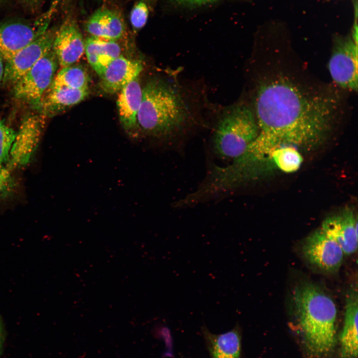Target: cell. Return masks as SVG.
<instances>
[{
  "instance_id": "6da1fadb",
  "label": "cell",
  "mask_w": 358,
  "mask_h": 358,
  "mask_svg": "<svg viewBox=\"0 0 358 358\" xmlns=\"http://www.w3.org/2000/svg\"><path fill=\"white\" fill-rule=\"evenodd\" d=\"M302 88L284 77L259 85L253 109L259 134L244 154L249 162L259 165L281 146L311 148L324 139L337 103L333 97Z\"/></svg>"
},
{
  "instance_id": "7a4b0ae2",
  "label": "cell",
  "mask_w": 358,
  "mask_h": 358,
  "mask_svg": "<svg viewBox=\"0 0 358 358\" xmlns=\"http://www.w3.org/2000/svg\"><path fill=\"white\" fill-rule=\"evenodd\" d=\"M292 300L307 352L315 358L327 356L336 343L337 309L334 301L320 287L307 281L295 287Z\"/></svg>"
},
{
  "instance_id": "3957f363",
  "label": "cell",
  "mask_w": 358,
  "mask_h": 358,
  "mask_svg": "<svg viewBox=\"0 0 358 358\" xmlns=\"http://www.w3.org/2000/svg\"><path fill=\"white\" fill-rule=\"evenodd\" d=\"M188 116L185 100L174 85L161 79L151 80L142 89L134 138H172L183 129Z\"/></svg>"
},
{
  "instance_id": "277c9868",
  "label": "cell",
  "mask_w": 358,
  "mask_h": 358,
  "mask_svg": "<svg viewBox=\"0 0 358 358\" xmlns=\"http://www.w3.org/2000/svg\"><path fill=\"white\" fill-rule=\"evenodd\" d=\"M258 134L253 109L245 104H235L225 111L217 123L213 151L222 159L234 160L244 153Z\"/></svg>"
},
{
  "instance_id": "5b68a950",
  "label": "cell",
  "mask_w": 358,
  "mask_h": 358,
  "mask_svg": "<svg viewBox=\"0 0 358 358\" xmlns=\"http://www.w3.org/2000/svg\"><path fill=\"white\" fill-rule=\"evenodd\" d=\"M59 66L52 48L14 84L15 98L37 109L43 95L51 86Z\"/></svg>"
},
{
  "instance_id": "8992f818",
  "label": "cell",
  "mask_w": 358,
  "mask_h": 358,
  "mask_svg": "<svg viewBox=\"0 0 358 358\" xmlns=\"http://www.w3.org/2000/svg\"><path fill=\"white\" fill-rule=\"evenodd\" d=\"M54 8L30 20L0 23V57L4 62L48 29Z\"/></svg>"
},
{
  "instance_id": "52a82bcc",
  "label": "cell",
  "mask_w": 358,
  "mask_h": 358,
  "mask_svg": "<svg viewBox=\"0 0 358 358\" xmlns=\"http://www.w3.org/2000/svg\"><path fill=\"white\" fill-rule=\"evenodd\" d=\"M357 43L352 37L336 40L328 63L334 82L342 88L355 91L358 90Z\"/></svg>"
},
{
  "instance_id": "ba28073f",
  "label": "cell",
  "mask_w": 358,
  "mask_h": 358,
  "mask_svg": "<svg viewBox=\"0 0 358 358\" xmlns=\"http://www.w3.org/2000/svg\"><path fill=\"white\" fill-rule=\"evenodd\" d=\"M301 252L311 265L329 273L339 270L345 255L340 246L321 228L313 232L304 240Z\"/></svg>"
},
{
  "instance_id": "9c48e42d",
  "label": "cell",
  "mask_w": 358,
  "mask_h": 358,
  "mask_svg": "<svg viewBox=\"0 0 358 358\" xmlns=\"http://www.w3.org/2000/svg\"><path fill=\"white\" fill-rule=\"evenodd\" d=\"M55 33L56 31L53 29H48L5 61L2 83L13 86L52 50Z\"/></svg>"
},
{
  "instance_id": "30bf717a",
  "label": "cell",
  "mask_w": 358,
  "mask_h": 358,
  "mask_svg": "<svg viewBox=\"0 0 358 358\" xmlns=\"http://www.w3.org/2000/svg\"><path fill=\"white\" fill-rule=\"evenodd\" d=\"M45 116L30 114L22 119L10 150L6 168L9 171L27 165L39 144L44 127Z\"/></svg>"
},
{
  "instance_id": "8fae6325",
  "label": "cell",
  "mask_w": 358,
  "mask_h": 358,
  "mask_svg": "<svg viewBox=\"0 0 358 358\" xmlns=\"http://www.w3.org/2000/svg\"><path fill=\"white\" fill-rule=\"evenodd\" d=\"M53 50L61 68L75 64L85 52V40L75 20H66L56 31Z\"/></svg>"
},
{
  "instance_id": "7c38bea8",
  "label": "cell",
  "mask_w": 358,
  "mask_h": 358,
  "mask_svg": "<svg viewBox=\"0 0 358 358\" xmlns=\"http://www.w3.org/2000/svg\"><path fill=\"white\" fill-rule=\"evenodd\" d=\"M340 246L345 255L358 249V219L354 211L346 208L340 214L326 218L320 228Z\"/></svg>"
},
{
  "instance_id": "4fadbf2b",
  "label": "cell",
  "mask_w": 358,
  "mask_h": 358,
  "mask_svg": "<svg viewBox=\"0 0 358 358\" xmlns=\"http://www.w3.org/2000/svg\"><path fill=\"white\" fill-rule=\"evenodd\" d=\"M142 64L122 55L113 59L100 77V87L108 94L118 93L125 86L138 78L142 71Z\"/></svg>"
},
{
  "instance_id": "5bb4252c",
  "label": "cell",
  "mask_w": 358,
  "mask_h": 358,
  "mask_svg": "<svg viewBox=\"0 0 358 358\" xmlns=\"http://www.w3.org/2000/svg\"><path fill=\"white\" fill-rule=\"evenodd\" d=\"M358 312L356 284L351 287L346 298L344 321L339 338L341 358L358 357Z\"/></svg>"
},
{
  "instance_id": "9a60e30c",
  "label": "cell",
  "mask_w": 358,
  "mask_h": 358,
  "mask_svg": "<svg viewBox=\"0 0 358 358\" xmlns=\"http://www.w3.org/2000/svg\"><path fill=\"white\" fill-rule=\"evenodd\" d=\"M90 90L50 86L43 95L37 109L44 116L52 117L83 101Z\"/></svg>"
},
{
  "instance_id": "2e32d148",
  "label": "cell",
  "mask_w": 358,
  "mask_h": 358,
  "mask_svg": "<svg viewBox=\"0 0 358 358\" xmlns=\"http://www.w3.org/2000/svg\"><path fill=\"white\" fill-rule=\"evenodd\" d=\"M142 97V89L136 78L118 92L116 104L120 123L126 132L134 138L138 111Z\"/></svg>"
},
{
  "instance_id": "e0dca14e",
  "label": "cell",
  "mask_w": 358,
  "mask_h": 358,
  "mask_svg": "<svg viewBox=\"0 0 358 358\" xmlns=\"http://www.w3.org/2000/svg\"><path fill=\"white\" fill-rule=\"evenodd\" d=\"M85 30L92 37L116 41L123 36L125 31L124 20L116 11L99 8L88 19Z\"/></svg>"
},
{
  "instance_id": "ac0fdd59",
  "label": "cell",
  "mask_w": 358,
  "mask_h": 358,
  "mask_svg": "<svg viewBox=\"0 0 358 358\" xmlns=\"http://www.w3.org/2000/svg\"><path fill=\"white\" fill-rule=\"evenodd\" d=\"M212 358H241V335L236 326L231 330L220 334L203 329Z\"/></svg>"
},
{
  "instance_id": "d6986e66",
  "label": "cell",
  "mask_w": 358,
  "mask_h": 358,
  "mask_svg": "<svg viewBox=\"0 0 358 358\" xmlns=\"http://www.w3.org/2000/svg\"><path fill=\"white\" fill-rule=\"evenodd\" d=\"M90 81L89 76L84 67L74 64L61 68L56 73L51 86L88 90Z\"/></svg>"
},
{
  "instance_id": "ffe728a7",
  "label": "cell",
  "mask_w": 358,
  "mask_h": 358,
  "mask_svg": "<svg viewBox=\"0 0 358 358\" xmlns=\"http://www.w3.org/2000/svg\"><path fill=\"white\" fill-rule=\"evenodd\" d=\"M295 147L291 145H283L275 149L270 153L271 159L281 171L291 173L300 168L303 158Z\"/></svg>"
},
{
  "instance_id": "44dd1931",
  "label": "cell",
  "mask_w": 358,
  "mask_h": 358,
  "mask_svg": "<svg viewBox=\"0 0 358 358\" xmlns=\"http://www.w3.org/2000/svg\"><path fill=\"white\" fill-rule=\"evenodd\" d=\"M85 52L113 60L121 55V48L116 41L91 36L85 40Z\"/></svg>"
},
{
  "instance_id": "7402d4cb",
  "label": "cell",
  "mask_w": 358,
  "mask_h": 358,
  "mask_svg": "<svg viewBox=\"0 0 358 358\" xmlns=\"http://www.w3.org/2000/svg\"><path fill=\"white\" fill-rule=\"evenodd\" d=\"M16 135V132L8 126L0 118V164L8 162Z\"/></svg>"
},
{
  "instance_id": "603a6c76",
  "label": "cell",
  "mask_w": 358,
  "mask_h": 358,
  "mask_svg": "<svg viewBox=\"0 0 358 358\" xmlns=\"http://www.w3.org/2000/svg\"><path fill=\"white\" fill-rule=\"evenodd\" d=\"M149 14L148 7L143 1L137 2L130 13V22L135 30L141 29L146 24Z\"/></svg>"
},
{
  "instance_id": "cb8c5ba5",
  "label": "cell",
  "mask_w": 358,
  "mask_h": 358,
  "mask_svg": "<svg viewBox=\"0 0 358 358\" xmlns=\"http://www.w3.org/2000/svg\"><path fill=\"white\" fill-rule=\"evenodd\" d=\"M0 180L12 181V178L10 171L0 164Z\"/></svg>"
},
{
  "instance_id": "d4e9b609",
  "label": "cell",
  "mask_w": 358,
  "mask_h": 358,
  "mask_svg": "<svg viewBox=\"0 0 358 358\" xmlns=\"http://www.w3.org/2000/svg\"><path fill=\"white\" fill-rule=\"evenodd\" d=\"M13 181L0 180V198L5 195L12 187Z\"/></svg>"
},
{
  "instance_id": "484cf974",
  "label": "cell",
  "mask_w": 358,
  "mask_h": 358,
  "mask_svg": "<svg viewBox=\"0 0 358 358\" xmlns=\"http://www.w3.org/2000/svg\"><path fill=\"white\" fill-rule=\"evenodd\" d=\"M179 1L188 4H201L211 2L214 0H178Z\"/></svg>"
},
{
  "instance_id": "4316f807",
  "label": "cell",
  "mask_w": 358,
  "mask_h": 358,
  "mask_svg": "<svg viewBox=\"0 0 358 358\" xmlns=\"http://www.w3.org/2000/svg\"><path fill=\"white\" fill-rule=\"evenodd\" d=\"M3 341H4L3 326V323H2L1 319L0 317V353L2 350V348L3 344Z\"/></svg>"
},
{
  "instance_id": "83f0119b",
  "label": "cell",
  "mask_w": 358,
  "mask_h": 358,
  "mask_svg": "<svg viewBox=\"0 0 358 358\" xmlns=\"http://www.w3.org/2000/svg\"><path fill=\"white\" fill-rule=\"evenodd\" d=\"M3 60L1 58V57H0V84L1 82H2L3 76L4 66V64H3Z\"/></svg>"
},
{
  "instance_id": "f1b7e54d",
  "label": "cell",
  "mask_w": 358,
  "mask_h": 358,
  "mask_svg": "<svg viewBox=\"0 0 358 358\" xmlns=\"http://www.w3.org/2000/svg\"><path fill=\"white\" fill-rule=\"evenodd\" d=\"M28 3H36L39 0H24Z\"/></svg>"
}]
</instances>
